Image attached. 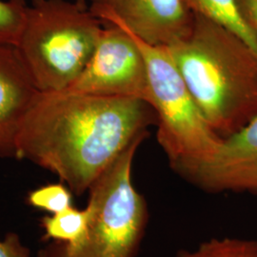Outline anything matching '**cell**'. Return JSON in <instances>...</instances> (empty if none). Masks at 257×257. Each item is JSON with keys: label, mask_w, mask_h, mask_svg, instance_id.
Returning <instances> with one entry per match:
<instances>
[{"label": "cell", "mask_w": 257, "mask_h": 257, "mask_svg": "<svg viewBox=\"0 0 257 257\" xmlns=\"http://www.w3.org/2000/svg\"><path fill=\"white\" fill-rule=\"evenodd\" d=\"M38 257H53L52 256V253L50 251L49 248H42L39 252H38Z\"/></svg>", "instance_id": "17"}, {"label": "cell", "mask_w": 257, "mask_h": 257, "mask_svg": "<svg viewBox=\"0 0 257 257\" xmlns=\"http://www.w3.org/2000/svg\"><path fill=\"white\" fill-rule=\"evenodd\" d=\"M11 1H14V2H18L20 4H24V5H28V3L30 4H37L41 2L42 0H11Z\"/></svg>", "instance_id": "18"}, {"label": "cell", "mask_w": 257, "mask_h": 257, "mask_svg": "<svg viewBox=\"0 0 257 257\" xmlns=\"http://www.w3.org/2000/svg\"><path fill=\"white\" fill-rule=\"evenodd\" d=\"M103 25L121 28L153 46H171L188 36L194 15L186 0H89Z\"/></svg>", "instance_id": "7"}, {"label": "cell", "mask_w": 257, "mask_h": 257, "mask_svg": "<svg viewBox=\"0 0 257 257\" xmlns=\"http://www.w3.org/2000/svg\"><path fill=\"white\" fill-rule=\"evenodd\" d=\"M146 138L135 140L90 187V220L82 242L69 247L56 241L48 246L52 256H135L146 230L148 208L134 185L132 171Z\"/></svg>", "instance_id": "4"}, {"label": "cell", "mask_w": 257, "mask_h": 257, "mask_svg": "<svg viewBox=\"0 0 257 257\" xmlns=\"http://www.w3.org/2000/svg\"><path fill=\"white\" fill-rule=\"evenodd\" d=\"M239 8L257 37V0H237Z\"/></svg>", "instance_id": "16"}, {"label": "cell", "mask_w": 257, "mask_h": 257, "mask_svg": "<svg viewBox=\"0 0 257 257\" xmlns=\"http://www.w3.org/2000/svg\"><path fill=\"white\" fill-rule=\"evenodd\" d=\"M0 257H30V248L22 244L17 233H8L0 241Z\"/></svg>", "instance_id": "15"}, {"label": "cell", "mask_w": 257, "mask_h": 257, "mask_svg": "<svg viewBox=\"0 0 257 257\" xmlns=\"http://www.w3.org/2000/svg\"><path fill=\"white\" fill-rule=\"evenodd\" d=\"M89 220L90 211L87 207L84 210L71 207L52 216H44L41 220L44 230L43 240L53 239L63 242L69 247H75L85 237Z\"/></svg>", "instance_id": "11"}, {"label": "cell", "mask_w": 257, "mask_h": 257, "mask_svg": "<svg viewBox=\"0 0 257 257\" xmlns=\"http://www.w3.org/2000/svg\"><path fill=\"white\" fill-rule=\"evenodd\" d=\"M175 257H257V240L211 239L193 250H181Z\"/></svg>", "instance_id": "12"}, {"label": "cell", "mask_w": 257, "mask_h": 257, "mask_svg": "<svg viewBox=\"0 0 257 257\" xmlns=\"http://www.w3.org/2000/svg\"><path fill=\"white\" fill-rule=\"evenodd\" d=\"M193 15L188 36L166 48L207 123L227 138L257 114V55L226 28Z\"/></svg>", "instance_id": "2"}, {"label": "cell", "mask_w": 257, "mask_h": 257, "mask_svg": "<svg viewBox=\"0 0 257 257\" xmlns=\"http://www.w3.org/2000/svg\"><path fill=\"white\" fill-rule=\"evenodd\" d=\"M65 91L134 97L149 103L147 65L135 38L121 28L104 25L89 63L74 84Z\"/></svg>", "instance_id": "6"}, {"label": "cell", "mask_w": 257, "mask_h": 257, "mask_svg": "<svg viewBox=\"0 0 257 257\" xmlns=\"http://www.w3.org/2000/svg\"><path fill=\"white\" fill-rule=\"evenodd\" d=\"M131 36L146 61L149 103L157 117V141L170 165L175 171L207 159L216 151L222 138L204 118L167 48L153 46Z\"/></svg>", "instance_id": "5"}, {"label": "cell", "mask_w": 257, "mask_h": 257, "mask_svg": "<svg viewBox=\"0 0 257 257\" xmlns=\"http://www.w3.org/2000/svg\"><path fill=\"white\" fill-rule=\"evenodd\" d=\"M103 29L86 1L28 5L16 48L39 92L70 88L89 63Z\"/></svg>", "instance_id": "3"}, {"label": "cell", "mask_w": 257, "mask_h": 257, "mask_svg": "<svg viewBox=\"0 0 257 257\" xmlns=\"http://www.w3.org/2000/svg\"><path fill=\"white\" fill-rule=\"evenodd\" d=\"M208 193L257 194V114L227 138L207 159L175 170Z\"/></svg>", "instance_id": "8"}, {"label": "cell", "mask_w": 257, "mask_h": 257, "mask_svg": "<svg viewBox=\"0 0 257 257\" xmlns=\"http://www.w3.org/2000/svg\"><path fill=\"white\" fill-rule=\"evenodd\" d=\"M39 90L15 45H0V156L16 157L23 120Z\"/></svg>", "instance_id": "9"}, {"label": "cell", "mask_w": 257, "mask_h": 257, "mask_svg": "<svg viewBox=\"0 0 257 257\" xmlns=\"http://www.w3.org/2000/svg\"><path fill=\"white\" fill-rule=\"evenodd\" d=\"M79 1H86V0H79Z\"/></svg>", "instance_id": "19"}, {"label": "cell", "mask_w": 257, "mask_h": 257, "mask_svg": "<svg viewBox=\"0 0 257 257\" xmlns=\"http://www.w3.org/2000/svg\"><path fill=\"white\" fill-rule=\"evenodd\" d=\"M27 6L11 0H0V45L16 46Z\"/></svg>", "instance_id": "14"}, {"label": "cell", "mask_w": 257, "mask_h": 257, "mask_svg": "<svg viewBox=\"0 0 257 257\" xmlns=\"http://www.w3.org/2000/svg\"><path fill=\"white\" fill-rule=\"evenodd\" d=\"M156 123L153 107L138 98L39 92L19 130L16 158L52 172L79 196Z\"/></svg>", "instance_id": "1"}, {"label": "cell", "mask_w": 257, "mask_h": 257, "mask_svg": "<svg viewBox=\"0 0 257 257\" xmlns=\"http://www.w3.org/2000/svg\"><path fill=\"white\" fill-rule=\"evenodd\" d=\"M72 193L62 183L49 184L29 193L28 203L32 207L55 214L73 207Z\"/></svg>", "instance_id": "13"}, {"label": "cell", "mask_w": 257, "mask_h": 257, "mask_svg": "<svg viewBox=\"0 0 257 257\" xmlns=\"http://www.w3.org/2000/svg\"><path fill=\"white\" fill-rule=\"evenodd\" d=\"M193 14L226 28L257 55V37L239 8L237 0H186Z\"/></svg>", "instance_id": "10"}]
</instances>
